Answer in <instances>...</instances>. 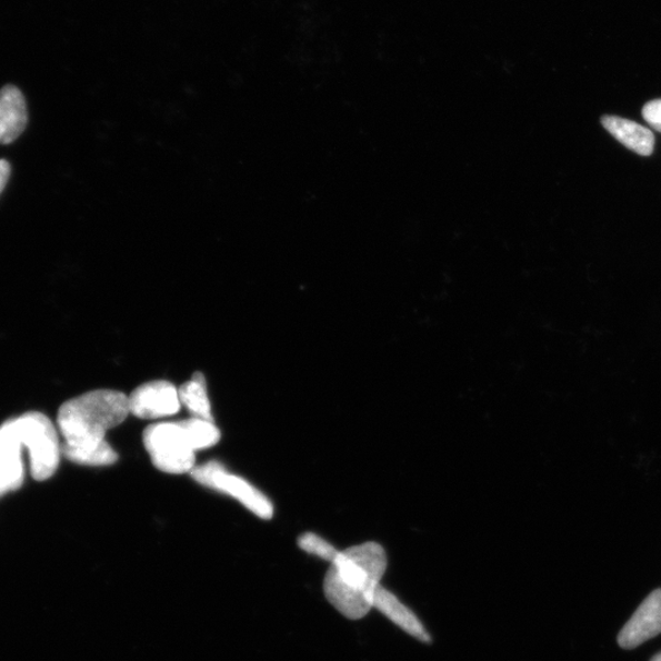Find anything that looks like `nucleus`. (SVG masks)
Listing matches in <instances>:
<instances>
[{"instance_id": "f257e3e1", "label": "nucleus", "mask_w": 661, "mask_h": 661, "mask_svg": "<svg viewBox=\"0 0 661 661\" xmlns=\"http://www.w3.org/2000/svg\"><path fill=\"white\" fill-rule=\"evenodd\" d=\"M129 414L128 395L114 390H96L66 402L57 418L64 438L62 454L83 465L117 463L119 455L106 441V434Z\"/></svg>"}, {"instance_id": "f03ea898", "label": "nucleus", "mask_w": 661, "mask_h": 661, "mask_svg": "<svg viewBox=\"0 0 661 661\" xmlns=\"http://www.w3.org/2000/svg\"><path fill=\"white\" fill-rule=\"evenodd\" d=\"M387 552L378 543L340 551L323 581L329 602L350 620H360L374 609V595L387 572Z\"/></svg>"}, {"instance_id": "7ed1b4c3", "label": "nucleus", "mask_w": 661, "mask_h": 661, "mask_svg": "<svg viewBox=\"0 0 661 661\" xmlns=\"http://www.w3.org/2000/svg\"><path fill=\"white\" fill-rule=\"evenodd\" d=\"M14 420L22 447L29 451L32 477L39 482L50 479L56 473L62 454L51 419L32 412Z\"/></svg>"}, {"instance_id": "20e7f679", "label": "nucleus", "mask_w": 661, "mask_h": 661, "mask_svg": "<svg viewBox=\"0 0 661 661\" xmlns=\"http://www.w3.org/2000/svg\"><path fill=\"white\" fill-rule=\"evenodd\" d=\"M142 439L153 465L161 472L184 474L194 470L197 451L179 423L150 425Z\"/></svg>"}, {"instance_id": "39448f33", "label": "nucleus", "mask_w": 661, "mask_h": 661, "mask_svg": "<svg viewBox=\"0 0 661 661\" xmlns=\"http://www.w3.org/2000/svg\"><path fill=\"white\" fill-rule=\"evenodd\" d=\"M190 474L202 487L223 492V494L243 503L249 511L260 517L261 520L272 519V502L260 490L248 483L247 480L228 472L222 463L210 461L202 465H196Z\"/></svg>"}, {"instance_id": "423d86ee", "label": "nucleus", "mask_w": 661, "mask_h": 661, "mask_svg": "<svg viewBox=\"0 0 661 661\" xmlns=\"http://www.w3.org/2000/svg\"><path fill=\"white\" fill-rule=\"evenodd\" d=\"M130 414L139 419L171 417L180 411L179 392L173 383L159 380L141 384L128 395Z\"/></svg>"}, {"instance_id": "0eeeda50", "label": "nucleus", "mask_w": 661, "mask_h": 661, "mask_svg": "<svg viewBox=\"0 0 661 661\" xmlns=\"http://www.w3.org/2000/svg\"><path fill=\"white\" fill-rule=\"evenodd\" d=\"M661 633V589L649 595L619 634L624 649L637 648Z\"/></svg>"}, {"instance_id": "6e6552de", "label": "nucleus", "mask_w": 661, "mask_h": 661, "mask_svg": "<svg viewBox=\"0 0 661 661\" xmlns=\"http://www.w3.org/2000/svg\"><path fill=\"white\" fill-rule=\"evenodd\" d=\"M21 449L16 420H9L0 427V479L10 491L20 488L23 482Z\"/></svg>"}, {"instance_id": "1a4fd4ad", "label": "nucleus", "mask_w": 661, "mask_h": 661, "mask_svg": "<svg viewBox=\"0 0 661 661\" xmlns=\"http://www.w3.org/2000/svg\"><path fill=\"white\" fill-rule=\"evenodd\" d=\"M28 124L27 101L21 91L8 86L0 90V143L16 141Z\"/></svg>"}, {"instance_id": "9d476101", "label": "nucleus", "mask_w": 661, "mask_h": 661, "mask_svg": "<svg viewBox=\"0 0 661 661\" xmlns=\"http://www.w3.org/2000/svg\"><path fill=\"white\" fill-rule=\"evenodd\" d=\"M374 608L397 624V627L414 637V639L424 643L431 642L428 631L423 627V623L414 615V612L401 603L397 597L381 584L375 591Z\"/></svg>"}, {"instance_id": "9b49d317", "label": "nucleus", "mask_w": 661, "mask_h": 661, "mask_svg": "<svg viewBox=\"0 0 661 661\" xmlns=\"http://www.w3.org/2000/svg\"><path fill=\"white\" fill-rule=\"evenodd\" d=\"M602 124L612 137L633 152L641 156L653 153L655 138L652 130L632 122V120L615 116H604Z\"/></svg>"}, {"instance_id": "f8f14e48", "label": "nucleus", "mask_w": 661, "mask_h": 661, "mask_svg": "<svg viewBox=\"0 0 661 661\" xmlns=\"http://www.w3.org/2000/svg\"><path fill=\"white\" fill-rule=\"evenodd\" d=\"M179 400L194 418L213 422L211 403L208 393V382L202 372H196L192 378L178 389Z\"/></svg>"}, {"instance_id": "ddd939ff", "label": "nucleus", "mask_w": 661, "mask_h": 661, "mask_svg": "<svg viewBox=\"0 0 661 661\" xmlns=\"http://www.w3.org/2000/svg\"><path fill=\"white\" fill-rule=\"evenodd\" d=\"M179 424L196 451L210 449L221 440V431L210 420L191 417Z\"/></svg>"}, {"instance_id": "4468645a", "label": "nucleus", "mask_w": 661, "mask_h": 661, "mask_svg": "<svg viewBox=\"0 0 661 661\" xmlns=\"http://www.w3.org/2000/svg\"><path fill=\"white\" fill-rule=\"evenodd\" d=\"M298 545L300 549L307 551L308 554L319 557L322 560L330 561L331 563L340 552L332 544L327 542V540H323L314 533H306L304 535L300 537L298 540Z\"/></svg>"}, {"instance_id": "2eb2a0df", "label": "nucleus", "mask_w": 661, "mask_h": 661, "mask_svg": "<svg viewBox=\"0 0 661 661\" xmlns=\"http://www.w3.org/2000/svg\"><path fill=\"white\" fill-rule=\"evenodd\" d=\"M642 116L649 127L661 132V99L648 102L643 107Z\"/></svg>"}, {"instance_id": "dca6fc26", "label": "nucleus", "mask_w": 661, "mask_h": 661, "mask_svg": "<svg viewBox=\"0 0 661 661\" xmlns=\"http://www.w3.org/2000/svg\"><path fill=\"white\" fill-rule=\"evenodd\" d=\"M10 177V164L6 160H0V194H2Z\"/></svg>"}, {"instance_id": "f3484780", "label": "nucleus", "mask_w": 661, "mask_h": 661, "mask_svg": "<svg viewBox=\"0 0 661 661\" xmlns=\"http://www.w3.org/2000/svg\"><path fill=\"white\" fill-rule=\"evenodd\" d=\"M9 488L6 485V483L3 482L2 479H0V497H3L4 494H7V492H9Z\"/></svg>"}, {"instance_id": "a211bd4d", "label": "nucleus", "mask_w": 661, "mask_h": 661, "mask_svg": "<svg viewBox=\"0 0 661 661\" xmlns=\"http://www.w3.org/2000/svg\"><path fill=\"white\" fill-rule=\"evenodd\" d=\"M651 661H661V653L657 654Z\"/></svg>"}]
</instances>
